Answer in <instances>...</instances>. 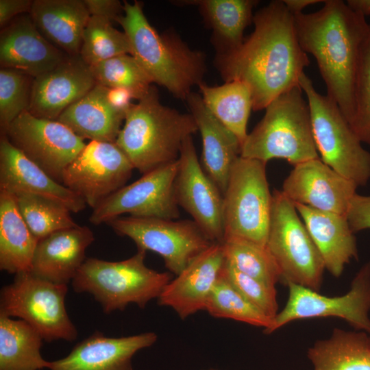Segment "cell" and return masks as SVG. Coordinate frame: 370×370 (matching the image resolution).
<instances>
[{"instance_id":"38","label":"cell","mask_w":370,"mask_h":370,"mask_svg":"<svg viewBox=\"0 0 370 370\" xmlns=\"http://www.w3.org/2000/svg\"><path fill=\"white\" fill-rule=\"evenodd\" d=\"M34 78L16 69H0V127L4 134L10 123L27 110Z\"/></svg>"},{"instance_id":"33","label":"cell","mask_w":370,"mask_h":370,"mask_svg":"<svg viewBox=\"0 0 370 370\" xmlns=\"http://www.w3.org/2000/svg\"><path fill=\"white\" fill-rule=\"evenodd\" d=\"M226 261L241 273L275 288L281 272L267 246L236 237L222 242Z\"/></svg>"},{"instance_id":"5","label":"cell","mask_w":370,"mask_h":370,"mask_svg":"<svg viewBox=\"0 0 370 370\" xmlns=\"http://www.w3.org/2000/svg\"><path fill=\"white\" fill-rule=\"evenodd\" d=\"M300 85L279 95L241 146V156L264 162L274 158L293 165L318 158L310 108Z\"/></svg>"},{"instance_id":"16","label":"cell","mask_w":370,"mask_h":370,"mask_svg":"<svg viewBox=\"0 0 370 370\" xmlns=\"http://www.w3.org/2000/svg\"><path fill=\"white\" fill-rule=\"evenodd\" d=\"M174 191L179 207L191 216L213 243H222L223 195L201 165L192 136L182 145Z\"/></svg>"},{"instance_id":"39","label":"cell","mask_w":370,"mask_h":370,"mask_svg":"<svg viewBox=\"0 0 370 370\" xmlns=\"http://www.w3.org/2000/svg\"><path fill=\"white\" fill-rule=\"evenodd\" d=\"M350 126L362 143L370 145V23L355 84V112Z\"/></svg>"},{"instance_id":"37","label":"cell","mask_w":370,"mask_h":370,"mask_svg":"<svg viewBox=\"0 0 370 370\" xmlns=\"http://www.w3.org/2000/svg\"><path fill=\"white\" fill-rule=\"evenodd\" d=\"M90 67L97 84L110 88L127 89L137 100L152 86L151 79L130 54L117 56Z\"/></svg>"},{"instance_id":"20","label":"cell","mask_w":370,"mask_h":370,"mask_svg":"<svg viewBox=\"0 0 370 370\" xmlns=\"http://www.w3.org/2000/svg\"><path fill=\"white\" fill-rule=\"evenodd\" d=\"M67 56L45 38L29 13L14 18L1 30V68L16 69L36 78Z\"/></svg>"},{"instance_id":"8","label":"cell","mask_w":370,"mask_h":370,"mask_svg":"<svg viewBox=\"0 0 370 370\" xmlns=\"http://www.w3.org/2000/svg\"><path fill=\"white\" fill-rule=\"evenodd\" d=\"M267 247L281 272V282L319 292L325 264L294 204L275 190Z\"/></svg>"},{"instance_id":"36","label":"cell","mask_w":370,"mask_h":370,"mask_svg":"<svg viewBox=\"0 0 370 370\" xmlns=\"http://www.w3.org/2000/svg\"><path fill=\"white\" fill-rule=\"evenodd\" d=\"M131 54L129 39L109 20L90 16L84 29L79 56L89 66L123 55Z\"/></svg>"},{"instance_id":"30","label":"cell","mask_w":370,"mask_h":370,"mask_svg":"<svg viewBox=\"0 0 370 370\" xmlns=\"http://www.w3.org/2000/svg\"><path fill=\"white\" fill-rule=\"evenodd\" d=\"M197 5L213 31L217 53L232 50L242 44L246 27L253 23L254 0H199L186 1Z\"/></svg>"},{"instance_id":"23","label":"cell","mask_w":370,"mask_h":370,"mask_svg":"<svg viewBox=\"0 0 370 370\" xmlns=\"http://www.w3.org/2000/svg\"><path fill=\"white\" fill-rule=\"evenodd\" d=\"M95 241L88 226L53 232L38 241L30 272L56 284H68L84 262L86 251Z\"/></svg>"},{"instance_id":"6","label":"cell","mask_w":370,"mask_h":370,"mask_svg":"<svg viewBox=\"0 0 370 370\" xmlns=\"http://www.w3.org/2000/svg\"><path fill=\"white\" fill-rule=\"evenodd\" d=\"M146 252L138 250L132 257L116 262L86 258L71 281L73 291L91 294L106 314L123 311L130 304L145 308L159 297L172 280L170 273L146 266Z\"/></svg>"},{"instance_id":"29","label":"cell","mask_w":370,"mask_h":370,"mask_svg":"<svg viewBox=\"0 0 370 370\" xmlns=\"http://www.w3.org/2000/svg\"><path fill=\"white\" fill-rule=\"evenodd\" d=\"M313 370H370V334L334 328L307 352Z\"/></svg>"},{"instance_id":"45","label":"cell","mask_w":370,"mask_h":370,"mask_svg":"<svg viewBox=\"0 0 370 370\" xmlns=\"http://www.w3.org/2000/svg\"><path fill=\"white\" fill-rule=\"evenodd\" d=\"M287 9L293 14L302 12L307 6L318 3H322V0H282Z\"/></svg>"},{"instance_id":"10","label":"cell","mask_w":370,"mask_h":370,"mask_svg":"<svg viewBox=\"0 0 370 370\" xmlns=\"http://www.w3.org/2000/svg\"><path fill=\"white\" fill-rule=\"evenodd\" d=\"M267 162L240 156L223 195L224 238L236 237L267 246L273 195Z\"/></svg>"},{"instance_id":"31","label":"cell","mask_w":370,"mask_h":370,"mask_svg":"<svg viewBox=\"0 0 370 370\" xmlns=\"http://www.w3.org/2000/svg\"><path fill=\"white\" fill-rule=\"evenodd\" d=\"M43 338L29 323L0 314V370H42L50 361L40 353Z\"/></svg>"},{"instance_id":"3","label":"cell","mask_w":370,"mask_h":370,"mask_svg":"<svg viewBox=\"0 0 370 370\" xmlns=\"http://www.w3.org/2000/svg\"><path fill=\"white\" fill-rule=\"evenodd\" d=\"M127 35L131 54L151 79L174 97L186 100L201 84L206 72L204 54L191 49L173 33L159 34L149 23L141 2L123 3L117 20Z\"/></svg>"},{"instance_id":"24","label":"cell","mask_w":370,"mask_h":370,"mask_svg":"<svg viewBox=\"0 0 370 370\" xmlns=\"http://www.w3.org/2000/svg\"><path fill=\"white\" fill-rule=\"evenodd\" d=\"M202 141V167L223 194L232 168L241 156L238 138L207 108L200 95L191 92L186 99Z\"/></svg>"},{"instance_id":"22","label":"cell","mask_w":370,"mask_h":370,"mask_svg":"<svg viewBox=\"0 0 370 370\" xmlns=\"http://www.w3.org/2000/svg\"><path fill=\"white\" fill-rule=\"evenodd\" d=\"M0 191L42 196L63 204L75 213L87 206L82 197L28 159L4 134L0 138Z\"/></svg>"},{"instance_id":"9","label":"cell","mask_w":370,"mask_h":370,"mask_svg":"<svg viewBox=\"0 0 370 370\" xmlns=\"http://www.w3.org/2000/svg\"><path fill=\"white\" fill-rule=\"evenodd\" d=\"M67 292V284L52 282L30 271L17 273L1 290L0 314L25 321L45 341H73L77 331L66 310Z\"/></svg>"},{"instance_id":"1","label":"cell","mask_w":370,"mask_h":370,"mask_svg":"<svg viewBox=\"0 0 370 370\" xmlns=\"http://www.w3.org/2000/svg\"><path fill=\"white\" fill-rule=\"evenodd\" d=\"M253 23V32L238 47L217 53L215 64L225 82L238 80L249 86L253 110L258 111L299 85L310 60L299 43L293 14L283 1L260 9Z\"/></svg>"},{"instance_id":"35","label":"cell","mask_w":370,"mask_h":370,"mask_svg":"<svg viewBox=\"0 0 370 370\" xmlns=\"http://www.w3.org/2000/svg\"><path fill=\"white\" fill-rule=\"evenodd\" d=\"M205 310L215 318L230 319L268 328L272 319L247 301L231 284L223 272L212 291Z\"/></svg>"},{"instance_id":"17","label":"cell","mask_w":370,"mask_h":370,"mask_svg":"<svg viewBox=\"0 0 370 370\" xmlns=\"http://www.w3.org/2000/svg\"><path fill=\"white\" fill-rule=\"evenodd\" d=\"M357 188L318 158L295 165L281 191L293 203L346 216Z\"/></svg>"},{"instance_id":"26","label":"cell","mask_w":370,"mask_h":370,"mask_svg":"<svg viewBox=\"0 0 370 370\" xmlns=\"http://www.w3.org/2000/svg\"><path fill=\"white\" fill-rule=\"evenodd\" d=\"M29 14L48 41L68 56L79 55L90 17L84 0H35Z\"/></svg>"},{"instance_id":"27","label":"cell","mask_w":370,"mask_h":370,"mask_svg":"<svg viewBox=\"0 0 370 370\" xmlns=\"http://www.w3.org/2000/svg\"><path fill=\"white\" fill-rule=\"evenodd\" d=\"M125 117L109 101L108 88L96 84L67 108L57 121L84 139L115 143Z\"/></svg>"},{"instance_id":"40","label":"cell","mask_w":370,"mask_h":370,"mask_svg":"<svg viewBox=\"0 0 370 370\" xmlns=\"http://www.w3.org/2000/svg\"><path fill=\"white\" fill-rule=\"evenodd\" d=\"M224 274L247 301L273 321L278 313L275 288L270 287L241 273L227 261L224 267Z\"/></svg>"},{"instance_id":"14","label":"cell","mask_w":370,"mask_h":370,"mask_svg":"<svg viewBox=\"0 0 370 370\" xmlns=\"http://www.w3.org/2000/svg\"><path fill=\"white\" fill-rule=\"evenodd\" d=\"M4 135L28 159L60 184L64 169L86 145L84 138L60 121L38 118L27 110L10 123Z\"/></svg>"},{"instance_id":"18","label":"cell","mask_w":370,"mask_h":370,"mask_svg":"<svg viewBox=\"0 0 370 370\" xmlns=\"http://www.w3.org/2000/svg\"><path fill=\"white\" fill-rule=\"evenodd\" d=\"M96 84L90 66L81 56H68L56 67L34 78L27 111L38 118L57 120Z\"/></svg>"},{"instance_id":"12","label":"cell","mask_w":370,"mask_h":370,"mask_svg":"<svg viewBox=\"0 0 370 370\" xmlns=\"http://www.w3.org/2000/svg\"><path fill=\"white\" fill-rule=\"evenodd\" d=\"M287 286V302L271 325L264 330V334H270L295 320L337 317L357 331L370 334V261L360 269L349 291L343 295L329 297L295 284Z\"/></svg>"},{"instance_id":"42","label":"cell","mask_w":370,"mask_h":370,"mask_svg":"<svg viewBox=\"0 0 370 370\" xmlns=\"http://www.w3.org/2000/svg\"><path fill=\"white\" fill-rule=\"evenodd\" d=\"M90 14L116 22L123 14V4L117 0H84Z\"/></svg>"},{"instance_id":"4","label":"cell","mask_w":370,"mask_h":370,"mask_svg":"<svg viewBox=\"0 0 370 370\" xmlns=\"http://www.w3.org/2000/svg\"><path fill=\"white\" fill-rule=\"evenodd\" d=\"M124 121L115 143L142 175L177 160L184 141L198 131L193 115L162 105L153 85Z\"/></svg>"},{"instance_id":"25","label":"cell","mask_w":370,"mask_h":370,"mask_svg":"<svg viewBox=\"0 0 370 370\" xmlns=\"http://www.w3.org/2000/svg\"><path fill=\"white\" fill-rule=\"evenodd\" d=\"M323 260L325 269L338 278L352 260L358 258L354 233L345 215L293 203Z\"/></svg>"},{"instance_id":"34","label":"cell","mask_w":370,"mask_h":370,"mask_svg":"<svg viewBox=\"0 0 370 370\" xmlns=\"http://www.w3.org/2000/svg\"><path fill=\"white\" fill-rule=\"evenodd\" d=\"M13 195L23 218L38 241L78 225L71 215V211L60 203L30 193Z\"/></svg>"},{"instance_id":"43","label":"cell","mask_w":370,"mask_h":370,"mask_svg":"<svg viewBox=\"0 0 370 370\" xmlns=\"http://www.w3.org/2000/svg\"><path fill=\"white\" fill-rule=\"evenodd\" d=\"M33 1L32 0H0L1 27H4L18 16L29 13Z\"/></svg>"},{"instance_id":"13","label":"cell","mask_w":370,"mask_h":370,"mask_svg":"<svg viewBox=\"0 0 370 370\" xmlns=\"http://www.w3.org/2000/svg\"><path fill=\"white\" fill-rule=\"evenodd\" d=\"M177 169L178 160L143 174L92 209L90 222L93 225L107 223L124 214L177 219L180 214L174 191Z\"/></svg>"},{"instance_id":"7","label":"cell","mask_w":370,"mask_h":370,"mask_svg":"<svg viewBox=\"0 0 370 370\" xmlns=\"http://www.w3.org/2000/svg\"><path fill=\"white\" fill-rule=\"evenodd\" d=\"M299 84L306 96L321 160L358 186L366 185L370 180V152L362 146L336 102L318 92L305 73Z\"/></svg>"},{"instance_id":"21","label":"cell","mask_w":370,"mask_h":370,"mask_svg":"<svg viewBox=\"0 0 370 370\" xmlns=\"http://www.w3.org/2000/svg\"><path fill=\"white\" fill-rule=\"evenodd\" d=\"M149 332L123 337H108L95 331L65 357L50 361L49 370H134L132 360L140 350L157 341Z\"/></svg>"},{"instance_id":"44","label":"cell","mask_w":370,"mask_h":370,"mask_svg":"<svg viewBox=\"0 0 370 370\" xmlns=\"http://www.w3.org/2000/svg\"><path fill=\"white\" fill-rule=\"evenodd\" d=\"M108 97L113 107L125 115L133 104L132 99H135L130 90L122 88H108Z\"/></svg>"},{"instance_id":"2","label":"cell","mask_w":370,"mask_h":370,"mask_svg":"<svg viewBox=\"0 0 370 370\" xmlns=\"http://www.w3.org/2000/svg\"><path fill=\"white\" fill-rule=\"evenodd\" d=\"M293 16L300 47L316 60L327 95L350 124L355 112L356 75L369 23L341 0H325L318 11Z\"/></svg>"},{"instance_id":"28","label":"cell","mask_w":370,"mask_h":370,"mask_svg":"<svg viewBox=\"0 0 370 370\" xmlns=\"http://www.w3.org/2000/svg\"><path fill=\"white\" fill-rule=\"evenodd\" d=\"M38 242L22 217L15 197L0 191V269L14 275L30 271Z\"/></svg>"},{"instance_id":"41","label":"cell","mask_w":370,"mask_h":370,"mask_svg":"<svg viewBox=\"0 0 370 370\" xmlns=\"http://www.w3.org/2000/svg\"><path fill=\"white\" fill-rule=\"evenodd\" d=\"M346 217L354 234L369 230L370 195H361L356 193L351 200Z\"/></svg>"},{"instance_id":"15","label":"cell","mask_w":370,"mask_h":370,"mask_svg":"<svg viewBox=\"0 0 370 370\" xmlns=\"http://www.w3.org/2000/svg\"><path fill=\"white\" fill-rule=\"evenodd\" d=\"M133 169L115 143L90 141L64 169L62 183L94 209L125 186Z\"/></svg>"},{"instance_id":"19","label":"cell","mask_w":370,"mask_h":370,"mask_svg":"<svg viewBox=\"0 0 370 370\" xmlns=\"http://www.w3.org/2000/svg\"><path fill=\"white\" fill-rule=\"evenodd\" d=\"M225 262L222 243H213L166 284L158 304L172 308L182 319L205 310Z\"/></svg>"},{"instance_id":"32","label":"cell","mask_w":370,"mask_h":370,"mask_svg":"<svg viewBox=\"0 0 370 370\" xmlns=\"http://www.w3.org/2000/svg\"><path fill=\"white\" fill-rule=\"evenodd\" d=\"M199 88L209 111L238 138L241 146L247 136V125L253 101L249 86L243 82H225L221 86L204 82Z\"/></svg>"},{"instance_id":"11","label":"cell","mask_w":370,"mask_h":370,"mask_svg":"<svg viewBox=\"0 0 370 370\" xmlns=\"http://www.w3.org/2000/svg\"><path fill=\"white\" fill-rule=\"evenodd\" d=\"M108 224L118 235L131 238L138 250L158 254L165 267L179 275L213 242L193 219L119 217Z\"/></svg>"},{"instance_id":"47","label":"cell","mask_w":370,"mask_h":370,"mask_svg":"<svg viewBox=\"0 0 370 370\" xmlns=\"http://www.w3.org/2000/svg\"><path fill=\"white\" fill-rule=\"evenodd\" d=\"M204 370H219V369H204Z\"/></svg>"},{"instance_id":"46","label":"cell","mask_w":370,"mask_h":370,"mask_svg":"<svg viewBox=\"0 0 370 370\" xmlns=\"http://www.w3.org/2000/svg\"><path fill=\"white\" fill-rule=\"evenodd\" d=\"M346 3L354 12L365 17L370 16V0H347Z\"/></svg>"}]
</instances>
